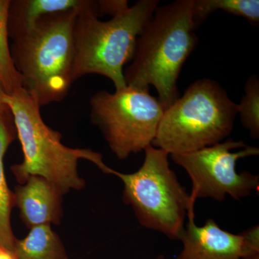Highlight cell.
<instances>
[{"instance_id": "obj_1", "label": "cell", "mask_w": 259, "mask_h": 259, "mask_svg": "<svg viewBox=\"0 0 259 259\" xmlns=\"http://www.w3.org/2000/svg\"><path fill=\"white\" fill-rule=\"evenodd\" d=\"M194 0H177L157 7L138 37L131 64L124 69L126 85L149 90L153 86L165 108L179 97L177 81L182 67L198 44L192 21Z\"/></svg>"}, {"instance_id": "obj_2", "label": "cell", "mask_w": 259, "mask_h": 259, "mask_svg": "<svg viewBox=\"0 0 259 259\" xmlns=\"http://www.w3.org/2000/svg\"><path fill=\"white\" fill-rule=\"evenodd\" d=\"M5 102L13 116L23 153V161L11 166L12 173L20 185L30 177L38 176L55 186L63 196L70 191L83 190L86 182L78 171L81 159L92 162L103 173H113L114 170L103 161L101 153L63 144L60 133L44 122L41 107L25 88L5 95Z\"/></svg>"}, {"instance_id": "obj_3", "label": "cell", "mask_w": 259, "mask_h": 259, "mask_svg": "<svg viewBox=\"0 0 259 259\" xmlns=\"http://www.w3.org/2000/svg\"><path fill=\"white\" fill-rule=\"evenodd\" d=\"M158 5V0H140L107 21L99 19L95 1L81 8L74 30L73 83L98 74L110 79L115 90L125 88L124 66L132 60L138 37Z\"/></svg>"}, {"instance_id": "obj_4", "label": "cell", "mask_w": 259, "mask_h": 259, "mask_svg": "<svg viewBox=\"0 0 259 259\" xmlns=\"http://www.w3.org/2000/svg\"><path fill=\"white\" fill-rule=\"evenodd\" d=\"M79 10L47 15L13 40L12 57L23 88L40 107L62 101L73 83L74 30Z\"/></svg>"}, {"instance_id": "obj_5", "label": "cell", "mask_w": 259, "mask_h": 259, "mask_svg": "<svg viewBox=\"0 0 259 259\" xmlns=\"http://www.w3.org/2000/svg\"><path fill=\"white\" fill-rule=\"evenodd\" d=\"M238 104L214 80H197L166 109L152 146L168 154L197 151L231 134Z\"/></svg>"}, {"instance_id": "obj_6", "label": "cell", "mask_w": 259, "mask_h": 259, "mask_svg": "<svg viewBox=\"0 0 259 259\" xmlns=\"http://www.w3.org/2000/svg\"><path fill=\"white\" fill-rule=\"evenodd\" d=\"M144 153L138 171L123 174L114 170L112 175L122 181V200L131 206L140 224L177 241L195 203L170 168L168 153L152 145Z\"/></svg>"}, {"instance_id": "obj_7", "label": "cell", "mask_w": 259, "mask_h": 259, "mask_svg": "<svg viewBox=\"0 0 259 259\" xmlns=\"http://www.w3.org/2000/svg\"><path fill=\"white\" fill-rule=\"evenodd\" d=\"M90 117L120 160L152 145L166 108L149 90L126 86L97 92L90 100Z\"/></svg>"}, {"instance_id": "obj_8", "label": "cell", "mask_w": 259, "mask_h": 259, "mask_svg": "<svg viewBox=\"0 0 259 259\" xmlns=\"http://www.w3.org/2000/svg\"><path fill=\"white\" fill-rule=\"evenodd\" d=\"M258 153V147L229 139L192 152L170 156L190 176L192 185L190 197L195 203L197 199L208 197L223 201L226 195L240 200L258 191V175L248 171L237 173L236 166L241 158Z\"/></svg>"}, {"instance_id": "obj_9", "label": "cell", "mask_w": 259, "mask_h": 259, "mask_svg": "<svg viewBox=\"0 0 259 259\" xmlns=\"http://www.w3.org/2000/svg\"><path fill=\"white\" fill-rule=\"evenodd\" d=\"M194 217V210L187 213L188 222L180 239L183 248L176 259H241L259 231L255 226L241 234H233L223 230L212 219L197 226Z\"/></svg>"}, {"instance_id": "obj_10", "label": "cell", "mask_w": 259, "mask_h": 259, "mask_svg": "<svg viewBox=\"0 0 259 259\" xmlns=\"http://www.w3.org/2000/svg\"><path fill=\"white\" fill-rule=\"evenodd\" d=\"M62 194L45 178L29 177L13 192L14 207L28 228L41 225L60 224L63 217Z\"/></svg>"}, {"instance_id": "obj_11", "label": "cell", "mask_w": 259, "mask_h": 259, "mask_svg": "<svg viewBox=\"0 0 259 259\" xmlns=\"http://www.w3.org/2000/svg\"><path fill=\"white\" fill-rule=\"evenodd\" d=\"M90 0H10L8 28L13 40L23 36L47 15L81 9Z\"/></svg>"}, {"instance_id": "obj_12", "label": "cell", "mask_w": 259, "mask_h": 259, "mask_svg": "<svg viewBox=\"0 0 259 259\" xmlns=\"http://www.w3.org/2000/svg\"><path fill=\"white\" fill-rule=\"evenodd\" d=\"M16 136L13 116L0 119V245L12 250H14L17 239L11 225L14 202L13 192L10 190L5 176L4 158Z\"/></svg>"}, {"instance_id": "obj_13", "label": "cell", "mask_w": 259, "mask_h": 259, "mask_svg": "<svg viewBox=\"0 0 259 259\" xmlns=\"http://www.w3.org/2000/svg\"><path fill=\"white\" fill-rule=\"evenodd\" d=\"M14 252L18 259H68L64 243L51 225L30 228L25 238L15 241Z\"/></svg>"}, {"instance_id": "obj_14", "label": "cell", "mask_w": 259, "mask_h": 259, "mask_svg": "<svg viewBox=\"0 0 259 259\" xmlns=\"http://www.w3.org/2000/svg\"><path fill=\"white\" fill-rule=\"evenodd\" d=\"M218 10L245 18L253 26H258V0H194L192 18L196 28Z\"/></svg>"}, {"instance_id": "obj_15", "label": "cell", "mask_w": 259, "mask_h": 259, "mask_svg": "<svg viewBox=\"0 0 259 259\" xmlns=\"http://www.w3.org/2000/svg\"><path fill=\"white\" fill-rule=\"evenodd\" d=\"M10 3V0H0V88L8 95L23 88V78L15 67L8 41Z\"/></svg>"}, {"instance_id": "obj_16", "label": "cell", "mask_w": 259, "mask_h": 259, "mask_svg": "<svg viewBox=\"0 0 259 259\" xmlns=\"http://www.w3.org/2000/svg\"><path fill=\"white\" fill-rule=\"evenodd\" d=\"M245 95L238 104L242 125L249 131L253 139L259 138V79L252 75L245 83Z\"/></svg>"}, {"instance_id": "obj_17", "label": "cell", "mask_w": 259, "mask_h": 259, "mask_svg": "<svg viewBox=\"0 0 259 259\" xmlns=\"http://www.w3.org/2000/svg\"><path fill=\"white\" fill-rule=\"evenodd\" d=\"M129 8L127 0H100L95 1V10L100 15H110L112 18L125 11Z\"/></svg>"}, {"instance_id": "obj_18", "label": "cell", "mask_w": 259, "mask_h": 259, "mask_svg": "<svg viewBox=\"0 0 259 259\" xmlns=\"http://www.w3.org/2000/svg\"><path fill=\"white\" fill-rule=\"evenodd\" d=\"M241 259H259V233L253 237L248 251Z\"/></svg>"}, {"instance_id": "obj_19", "label": "cell", "mask_w": 259, "mask_h": 259, "mask_svg": "<svg viewBox=\"0 0 259 259\" xmlns=\"http://www.w3.org/2000/svg\"><path fill=\"white\" fill-rule=\"evenodd\" d=\"M6 94L0 88V119L5 118V117H9L12 115L9 107L5 102V96Z\"/></svg>"}, {"instance_id": "obj_20", "label": "cell", "mask_w": 259, "mask_h": 259, "mask_svg": "<svg viewBox=\"0 0 259 259\" xmlns=\"http://www.w3.org/2000/svg\"><path fill=\"white\" fill-rule=\"evenodd\" d=\"M0 259H18L14 250L8 249L0 245Z\"/></svg>"}, {"instance_id": "obj_21", "label": "cell", "mask_w": 259, "mask_h": 259, "mask_svg": "<svg viewBox=\"0 0 259 259\" xmlns=\"http://www.w3.org/2000/svg\"><path fill=\"white\" fill-rule=\"evenodd\" d=\"M155 259H165V257L163 256V255H158V257H156V258Z\"/></svg>"}]
</instances>
